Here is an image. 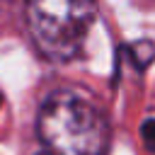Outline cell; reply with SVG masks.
<instances>
[{
    "mask_svg": "<svg viewBox=\"0 0 155 155\" xmlns=\"http://www.w3.org/2000/svg\"><path fill=\"white\" fill-rule=\"evenodd\" d=\"M51 155H104L109 126L92 102L75 92H53L36 121Z\"/></svg>",
    "mask_w": 155,
    "mask_h": 155,
    "instance_id": "obj_1",
    "label": "cell"
},
{
    "mask_svg": "<svg viewBox=\"0 0 155 155\" xmlns=\"http://www.w3.org/2000/svg\"><path fill=\"white\" fill-rule=\"evenodd\" d=\"M131 56H133V63H136L138 68H145V65H150L153 58H155V44H150V41H138V44L131 46Z\"/></svg>",
    "mask_w": 155,
    "mask_h": 155,
    "instance_id": "obj_3",
    "label": "cell"
},
{
    "mask_svg": "<svg viewBox=\"0 0 155 155\" xmlns=\"http://www.w3.org/2000/svg\"><path fill=\"white\" fill-rule=\"evenodd\" d=\"M94 22V0H27V24L36 48L51 61H70Z\"/></svg>",
    "mask_w": 155,
    "mask_h": 155,
    "instance_id": "obj_2",
    "label": "cell"
},
{
    "mask_svg": "<svg viewBox=\"0 0 155 155\" xmlns=\"http://www.w3.org/2000/svg\"><path fill=\"white\" fill-rule=\"evenodd\" d=\"M0 102H2V97H0Z\"/></svg>",
    "mask_w": 155,
    "mask_h": 155,
    "instance_id": "obj_5",
    "label": "cell"
},
{
    "mask_svg": "<svg viewBox=\"0 0 155 155\" xmlns=\"http://www.w3.org/2000/svg\"><path fill=\"white\" fill-rule=\"evenodd\" d=\"M140 136H143V143L150 153H155V119H148L143 126H140Z\"/></svg>",
    "mask_w": 155,
    "mask_h": 155,
    "instance_id": "obj_4",
    "label": "cell"
}]
</instances>
